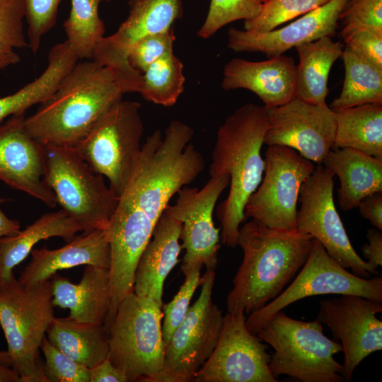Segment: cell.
Listing matches in <instances>:
<instances>
[{"instance_id": "6da1fadb", "label": "cell", "mask_w": 382, "mask_h": 382, "mask_svg": "<svg viewBox=\"0 0 382 382\" xmlns=\"http://www.w3.org/2000/svg\"><path fill=\"white\" fill-rule=\"evenodd\" d=\"M193 135L191 127L174 120L163 136L156 129L141 146L105 230L110 248L111 313L134 291L139 258L170 199L204 168L203 156L190 143Z\"/></svg>"}, {"instance_id": "7a4b0ae2", "label": "cell", "mask_w": 382, "mask_h": 382, "mask_svg": "<svg viewBox=\"0 0 382 382\" xmlns=\"http://www.w3.org/2000/svg\"><path fill=\"white\" fill-rule=\"evenodd\" d=\"M140 81V73L78 61L25 127L44 146L74 147L124 94L139 92Z\"/></svg>"}, {"instance_id": "3957f363", "label": "cell", "mask_w": 382, "mask_h": 382, "mask_svg": "<svg viewBox=\"0 0 382 382\" xmlns=\"http://www.w3.org/2000/svg\"><path fill=\"white\" fill-rule=\"evenodd\" d=\"M314 238L252 219L238 230L242 262L226 297L228 312L249 315L277 298L303 267Z\"/></svg>"}, {"instance_id": "277c9868", "label": "cell", "mask_w": 382, "mask_h": 382, "mask_svg": "<svg viewBox=\"0 0 382 382\" xmlns=\"http://www.w3.org/2000/svg\"><path fill=\"white\" fill-rule=\"evenodd\" d=\"M268 125L267 109L248 103L227 117L217 131L209 173L210 178L227 175L230 178L228 196L216 209L221 241L230 248L237 245L247 201L262 179L265 161L261 149Z\"/></svg>"}, {"instance_id": "5b68a950", "label": "cell", "mask_w": 382, "mask_h": 382, "mask_svg": "<svg viewBox=\"0 0 382 382\" xmlns=\"http://www.w3.org/2000/svg\"><path fill=\"white\" fill-rule=\"evenodd\" d=\"M51 279L24 284L14 274L0 282V325L20 382H47L40 345L54 318Z\"/></svg>"}, {"instance_id": "8992f818", "label": "cell", "mask_w": 382, "mask_h": 382, "mask_svg": "<svg viewBox=\"0 0 382 382\" xmlns=\"http://www.w3.org/2000/svg\"><path fill=\"white\" fill-rule=\"evenodd\" d=\"M256 335L274 349L269 367L277 378L286 375L302 382L344 381L342 364L334 358L342 347L325 335L318 320H296L282 310L268 318Z\"/></svg>"}, {"instance_id": "52a82bcc", "label": "cell", "mask_w": 382, "mask_h": 382, "mask_svg": "<svg viewBox=\"0 0 382 382\" xmlns=\"http://www.w3.org/2000/svg\"><path fill=\"white\" fill-rule=\"evenodd\" d=\"M162 306L133 292L120 303L107 332L108 359L128 381L151 382L163 369Z\"/></svg>"}, {"instance_id": "ba28073f", "label": "cell", "mask_w": 382, "mask_h": 382, "mask_svg": "<svg viewBox=\"0 0 382 382\" xmlns=\"http://www.w3.org/2000/svg\"><path fill=\"white\" fill-rule=\"evenodd\" d=\"M45 147L44 180L57 203L84 231L105 230L119 196L74 147Z\"/></svg>"}, {"instance_id": "9c48e42d", "label": "cell", "mask_w": 382, "mask_h": 382, "mask_svg": "<svg viewBox=\"0 0 382 382\" xmlns=\"http://www.w3.org/2000/svg\"><path fill=\"white\" fill-rule=\"evenodd\" d=\"M138 102L112 106L75 149L91 168L105 176L118 195L125 187L140 153L144 125Z\"/></svg>"}, {"instance_id": "30bf717a", "label": "cell", "mask_w": 382, "mask_h": 382, "mask_svg": "<svg viewBox=\"0 0 382 382\" xmlns=\"http://www.w3.org/2000/svg\"><path fill=\"white\" fill-rule=\"evenodd\" d=\"M215 270L201 277L200 294L166 346L161 371L151 382L194 381L219 340L224 323L221 310L214 303Z\"/></svg>"}, {"instance_id": "8fae6325", "label": "cell", "mask_w": 382, "mask_h": 382, "mask_svg": "<svg viewBox=\"0 0 382 382\" xmlns=\"http://www.w3.org/2000/svg\"><path fill=\"white\" fill-rule=\"evenodd\" d=\"M325 294L357 295L382 303V277L366 279L347 271L314 239L306 262L290 285L264 307L249 314L246 326L256 335L275 313L304 298Z\"/></svg>"}, {"instance_id": "7c38bea8", "label": "cell", "mask_w": 382, "mask_h": 382, "mask_svg": "<svg viewBox=\"0 0 382 382\" xmlns=\"http://www.w3.org/2000/svg\"><path fill=\"white\" fill-rule=\"evenodd\" d=\"M334 173L321 164L302 184L296 230L319 241L328 255L362 278L380 275L354 250L333 200Z\"/></svg>"}, {"instance_id": "4fadbf2b", "label": "cell", "mask_w": 382, "mask_h": 382, "mask_svg": "<svg viewBox=\"0 0 382 382\" xmlns=\"http://www.w3.org/2000/svg\"><path fill=\"white\" fill-rule=\"evenodd\" d=\"M265 161L264 178L248 199L245 215L273 229L296 230L300 189L314 165L294 149L280 145L268 146Z\"/></svg>"}, {"instance_id": "5bb4252c", "label": "cell", "mask_w": 382, "mask_h": 382, "mask_svg": "<svg viewBox=\"0 0 382 382\" xmlns=\"http://www.w3.org/2000/svg\"><path fill=\"white\" fill-rule=\"evenodd\" d=\"M229 182V176L224 175L210 178L201 190L184 186L175 203L165 209L182 223L180 238L185 253L181 269L185 275L203 266L214 270L217 266L221 228L214 225L213 212Z\"/></svg>"}, {"instance_id": "9a60e30c", "label": "cell", "mask_w": 382, "mask_h": 382, "mask_svg": "<svg viewBox=\"0 0 382 382\" xmlns=\"http://www.w3.org/2000/svg\"><path fill=\"white\" fill-rule=\"evenodd\" d=\"M245 320L243 312L227 313L216 345L194 381H277L269 367L267 346L248 329Z\"/></svg>"}, {"instance_id": "2e32d148", "label": "cell", "mask_w": 382, "mask_h": 382, "mask_svg": "<svg viewBox=\"0 0 382 382\" xmlns=\"http://www.w3.org/2000/svg\"><path fill=\"white\" fill-rule=\"evenodd\" d=\"M381 311V303L357 295H340L320 302L316 319L341 342L344 381H351L358 365L382 349V321L376 317Z\"/></svg>"}, {"instance_id": "e0dca14e", "label": "cell", "mask_w": 382, "mask_h": 382, "mask_svg": "<svg viewBox=\"0 0 382 382\" xmlns=\"http://www.w3.org/2000/svg\"><path fill=\"white\" fill-rule=\"evenodd\" d=\"M267 110L269 125L264 144L285 146L311 162L323 163L332 149L335 136V114L330 106L308 103L294 97Z\"/></svg>"}, {"instance_id": "ac0fdd59", "label": "cell", "mask_w": 382, "mask_h": 382, "mask_svg": "<svg viewBox=\"0 0 382 382\" xmlns=\"http://www.w3.org/2000/svg\"><path fill=\"white\" fill-rule=\"evenodd\" d=\"M25 118L14 115L0 125V180L54 207L56 197L44 180L45 147L28 132Z\"/></svg>"}, {"instance_id": "d6986e66", "label": "cell", "mask_w": 382, "mask_h": 382, "mask_svg": "<svg viewBox=\"0 0 382 382\" xmlns=\"http://www.w3.org/2000/svg\"><path fill=\"white\" fill-rule=\"evenodd\" d=\"M349 0H329L287 25L264 33L236 28L228 30V47L235 52H257L268 57L323 37L335 35Z\"/></svg>"}, {"instance_id": "ffe728a7", "label": "cell", "mask_w": 382, "mask_h": 382, "mask_svg": "<svg viewBox=\"0 0 382 382\" xmlns=\"http://www.w3.org/2000/svg\"><path fill=\"white\" fill-rule=\"evenodd\" d=\"M128 17L118 29L104 36L93 59L96 62L127 73H139L128 62L132 47L141 39L173 27L182 15L181 0H130Z\"/></svg>"}, {"instance_id": "44dd1931", "label": "cell", "mask_w": 382, "mask_h": 382, "mask_svg": "<svg viewBox=\"0 0 382 382\" xmlns=\"http://www.w3.org/2000/svg\"><path fill=\"white\" fill-rule=\"evenodd\" d=\"M296 71L294 59L284 54L260 62L233 58L224 66L221 86L249 90L270 109L296 97Z\"/></svg>"}, {"instance_id": "7402d4cb", "label": "cell", "mask_w": 382, "mask_h": 382, "mask_svg": "<svg viewBox=\"0 0 382 382\" xmlns=\"http://www.w3.org/2000/svg\"><path fill=\"white\" fill-rule=\"evenodd\" d=\"M31 260L18 280L33 284L50 279L57 271L81 265L109 269L110 248L105 230L84 231L57 249H33Z\"/></svg>"}, {"instance_id": "603a6c76", "label": "cell", "mask_w": 382, "mask_h": 382, "mask_svg": "<svg viewBox=\"0 0 382 382\" xmlns=\"http://www.w3.org/2000/svg\"><path fill=\"white\" fill-rule=\"evenodd\" d=\"M182 223L165 210L139 258L134 274V293L163 306V285L179 262Z\"/></svg>"}, {"instance_id": "cb8c5ba5", "label": "cell", "mask_w": 382, "mask_h": 382, "mask_svg": "<svg viewBox=\"0 0 382 382\" xmlns=\"http://www.w3.org/2000/svg\"><path fill=\"white\" fill-rule=\"evenodd\" d=\"M50 279L54 306L69 308L74 320L104 325L110 302L109 269L86 265L78 284L57 273Z\"/></svg>"}, {"instance_id": "d4e9b609", "label": "cell", "mask_w": 382, "mask_h": 382, "mask_svg": "<svg viewBox=\"0 0 382 382\" xmlns=\"http://www.w3.org/2000/svg\"><path fill=\"white\" fill-rule=\"evenodd\" d=\"M323 163L340 180L338 202L343 211L356 208L367 196L382 192V158L342 148L331 149Z\"/></svg>"}, {"instance_id": "484cf974", "label": "cell", "mask_w": 382, "mask_h": 382, "mask_svg": "<svg viewBox=\"0 0 382 382\" xmlns=\"http://www.w3.org/2000/svg\"><path fill=\"white\" fill-rule=\"evenodd\" d=\"M81 224L64 210L46 213L25 229L0 238V282L13 275V268L24 260L42 240L60 237L66 242L79 231Z\"/></svg>"}, {"instance_id": "4316f807", "label": "cell", "mask_w": 382, "mask_h": 382, "mask_svg": "<svg viewBox=\"0 0 382 382\" xmlns=\"http://www.w3.org/2000/svg\"><path fill=\"white\" fill-rule=\"evenodd\" d=\"M295 48L299 56L296 97L311 104H325L329 74L334 63L342 57L343 45L326 36Z\"/></svg>"}, {"instance_id": "83f0119b", "label": "cell", "mask_w": 382, "mask_h": 382, "mask_svg": "<svg viewBox=\"0 0 382 382\" xmlns=\"http://www.w3.org/2000/svg\"><path fill=\"white\" fill-rule=\"evenodd\" d=\"M78 61L66 40L52 47L47 67L37 78L16 93L0 98V125L6 117L25 113L33 105L47 100Z\"/></svg>"}, {"instance_id": "f1b7e54d", "label": "cell", "mask_w": 382, "mask_h": 382, "mask_svg": "<svg viewBox=\"0 0 382 382\" xmlns=\"http://www.w3.org/2000/svg\"><path fill=\"white\" fill-rule=\"evenodd\" d=\"M46 333L54 347L89 369L108 357V335L103 325L54 317Z\"/></svg>"}, {"instance_id": "f546056e", "label": "cell", "mask_w": 382, "mask_h": 382, "mask_svg": "<svg viewBox=\"0 0 382 382\" xmlns=\"http://www.w3.org/2000/svg\"><path fill=\"white\" fill-rule=\"evenodd\" d=\"M332 149L352 148L382 158V104L371 103L339 110Z\"/></svg>"}, {"instance_id": "4dcf8cb0", "label": "cell", "mask_w": 382, "mask_h": 382, "mask_svg": "<svg viewBox=\"0 0 382 382\" xmlns=\"http://www.w3.org/2000/svg\"><path fill=\"white\" fill-rule=\"evenodd\" d=\"M342 57L345 79L340 96L330 103L332 110L371 104H382V70L360 58L348 47Z\"/></svg>"}, {"instance_id": "1f68e13d", "label": "cell", "mask_w": 382, "mask_h": 382, "mask_svg": "<svg viewBox=\"0 0 382 382\" xmlns=\"http://www.w3.org/2000/svg\"><path fill=\"white\" fill-rule=\"evenodd\" d=\"M111 0H71V10L64 23L66 41L79 60L92 59L104 37L105 28L99 16L100 4Z\"/></svg>"}, {"instance_id": "d6a6232c", "label": "cell", "mask_w": 382, "mask_h": 382, "mask_svg": "<svg viewBox=\"0 0 382 382\" xmlns=\"http://www.w3.org/2000/svg\"><path fill=\"white\" fill-rule=\"evenodd\" d=\"M185 82L183 64L173 52L154 62L141 74L138 93L149 102L170 107L183 92Z\"/></svg>"}, {"instance_id": "836d02e7", "label": "cell", "mask_w": 382, "mask_h": 382, "mask_svg": "<svg viewBox=\"0 0 382 382\" xmlns=\"http://www.w3.org/2000/svg\"><path fill=\"white\" fill-rule=\"evenodd\" d=\"M329 0H264L258 14L244 21V30L264 33L325 4Z\"/></svg>"}, {"instance_id": "e575fe53", "label": "cell", "mask_w": 382, "mask_h": 382, "mask_svg": "<svg viewBox=\"0 0 382 382\" xmlns=\"http://www.w3.org/2000/svg\"><path fill=\"white\" fill-rule=\"evenodd\" d=\"M263 0H211L206 19L197 35L207 39L224 25L238 20L255 17Z\"/></svg>"}, {"instance_id": "d590c367", "label": "cell", "mask_w": 382, "mask_h": 382, "mask_svg": "<svg viewBox=\"0 0 382 382\" xmlns=\"http://www.w3.org/2000/svg\"><path fill=\"white\" fill-rule=\"evenodd\" d=\"M40 349L45 358L43 371L47 382H90V369L58 349L46 337Z\"/></svg>"}, {"instance_id": "8d00e7d4", "label": "cell", "mask_w": 382, "mask_h": 382, "mask_svg": "<svg viewBox=\"0 0 382 382\" xmlns=\"http://www.w3.org/2000/svg\"><path fill=\"white\" fill-rule=\"evenodd\" d=\"M200 269H195L185 275V281L169 303L163 304L162 335L165 345L183 320L197 288L200 285Z\"/></svg>"}, {"instance_id": "74e56055", "label": "cell", "mask_w": 382, "mask_h": 382, "mask_svg": "<svg viewBox=\"0 0 382 382\" xmlns=\"http://www.w3.org/2000/svg\"><path fill=\"white\" fill-rule=\"evenodd\" d=\"M175 40L173 27L164 32L141 39L129 52L128 62L130 66L141 74L154 62L173 53Z\"/></svg>"}, {"instance_id": "f35d334b", "label": "cell", "mask_w": 382, "mask_h": 382, "mask_svg": "<svg viewBox=\"0 0 382 382\" xmlns=\"http://www.w3.org/2000/svg\"><path fill=\"white\" fill-rule=\"evenodd\" d=\"M28 28V46L33 53L40 47L42 37L55 25L62 0H23Z\"/></svg>"}, {"instance_id": "ab89813d", "label": "cell", "mask_w": 382, "mask_h": 382, "mask_svg": "<svg viewBox=\"0 0 382 382\" xmlns=\"http://www.w3.org/2000/svg\"><path fill=\"white\" fill-rule=\"evenodd\" d=\"M340 34L345 47L382 70V33L365 27L344 25Z\"/></svg>"}, {"instance_id": "60d3db41", "label": "cell", "mask_w": 382, "mask_h": 382, "mask_svg": "<svg viewBox=\"0 0 382 382\" xmlns=\"http://www.w3.org/2000/svg\"><path fill=\"white\" fill-rule=\"evenodd\" d=\"M23 0H0V42L13 48L28 46L23 31Z\"/></svg>"}, {"instance_id": "b9f144b4", "label": "cell", "mask_w": 382, "mask_h": 382, "mask_svg": "<svg viewBox=\"0 0 382 382\" xmlns=\"http://www.w3.org/2000/svg\"><path fill=\"white\" fill-rule=\"evenodd\" d=\"M340 20L382 33V0H349Z\"/></svg>"}, {"instance_id": "7bdbcfd3", "label": "cell", "mask_w": 382, "mask_h": 382, "mask_svg": "<svg viewBox=\"0 0 382 382\" xmlns=\"http://www.w3.org/2000/svg\"><path fill=\"white\" fill-rule=\"evenodd\" d=\"M357 207L364 218L368 219L376 228L382 230V192L367 196Z\"/></svg>"}, {"instance_id": "ee69618b", "label": "cell", "mask_w": 382, "mask_h": 382, "mask_svg": "<svg viewBox=\"0 0 382 382\" xmlns=\"http://www.w3.org/2000/svg\"><path fill=\"white\" fill-rule=\"evenodd\" d=\"M125 374L107 358L90 369V382H127Z\"/></svg>"}, {"instance_id": "f6af8a7d", "label": "cell", "mask_w": 382, "mask_h": 382, "mask_svg": "<svg viewBox=\"0 0 382 382\" xmlns=\"http://www.w3.org/2000/svg\"><path fill=\"white\" fill-rule=\"evenodd\" d=\"M366 236L369 243L361 248L366 262L374 269L382 265V233L377 228H369Z\"/></svg>"}, {"instance_id": "bcb514c9", "label": "cell", "mask_w": 382, "mask_h": 382, "mask_svg": "<svg viewBox=\"0 0 382 382\" xmlns=\"http://www.w3.org/2000/svg\"><path fill=\"white\" fill-rule=\"evenodd\" d=\"M6 201V199L0 197V206ZM20 222L8 218L0 207V238L16 234L20 231Z\"/></svg>"}, {"instance_id": "7dc6e473", "label": "cell", "mask_w": 382, "mask_h": 382, "mask_svg": "<svg viewBox=\"0 0 382 382\" xmlns=\"http://www.w3.org/2000/svg\"><path fill=\"white\" fill-rule=\"evenodd\" d=\"M20 60L21 57L13 47L0 42V69L16 64Z\"/></svg>"}, {"instance_id": "c3c4849f", "label": "cell", "mask_w": 382, "mask_h": 382, "mask_svg": "<svg viewBox=\"0 0 382 382\" xmlns=\"http://www.w3.org/2000/svg\"><path fill=\"white\" fill-rule=\"evenodd\" d=\"M0 382H20V376L13 368L0 363Z\"/></svg>"}, {"instance_id": "681fc988", "label": "cell", "mask_w": 382, "mask_h": 382, "mask_svg": "<svg viewBox=\"0 0 382 382\" xmlns=\"http://www.w3.org/2000/svg\"><path fill=\"white\" fill-rule=\"evenodd\" d=\"M0 363L8 366H11V361L7 351H0Z\"/></svg>"}, {"instance_id": "f907efd6", "label": "cell", "mask_w": 382, "mask_h": 382, "mask_svg": "<svg viewBox=\"0 0 382 382\" xmlns=\"http://www.w3.org/2000/svg\"><path fill=\"white\" fill-rule=\"evenodd\" d=\"M264 1V0H263Z\"/></svg>"}]
</instances>
